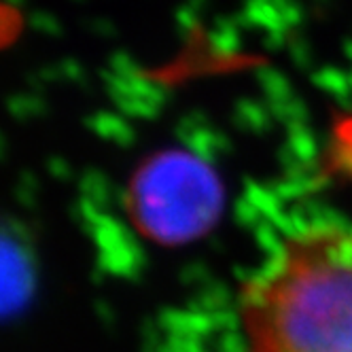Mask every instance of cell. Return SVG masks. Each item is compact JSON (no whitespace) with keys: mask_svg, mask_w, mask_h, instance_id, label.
<instances>
[{"mask_svg":"<svg viewBox=\"0 0 352 352\" xmlns=\"http://www.w3.org/2000/svg\"><path fill=\"white\" fill-rule=\"evenodd\" d=\"M246 352H352V225L293 230L242 285Z\"/></svg>","mask_w":352,"mask_h":352,"instance_id":"1","label":"cell"},{"mask_svg":"<svg viewBox=\"0 0 352 352\" xmlns=\"http://www.w3.org/2000/svg\"><path fill=\"white\" fill-rule=\"evenodd\" d=\"M125 206L134 228L151 242L174 246L206 236L223 210L217 172L189 151L146 157L128 183Z\"/></svg>","mask_w":352,"mask_h":352,"instance_id":"2","label":"cell"}]
</instances>
